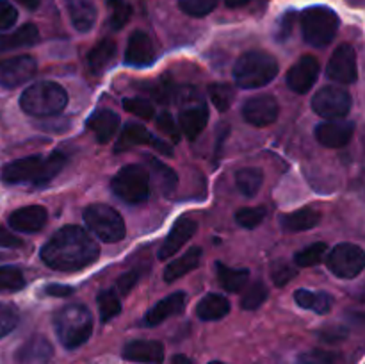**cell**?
Here are the masks:
<instances>
[{
    "label": "cell",
    "mask_w": 365,
    "mask_h": 364,
    "mask_svg": "<svg viewBox=\"0 0 365 364\" xmlns=\"http://www.w3.org/2000/svg\"><path fill=\"white\" fill-rule=\"evenodd\" d=\"M100 248L95 239L77 225L59 228L41 248V259L57 271H77L98 259Z\"/></svg>",
    "instance_id": "obj_1"
},
{
    "label": "cell",
    "mask_w": 365,
    "mask_h": 364,
    "mask_svg": "<svg viewBox=\"0 0 365 364\" xmlns=\"http://www.w3.org/2000/svg\"><path fill=\"white\" fill-rule=\"evenodd\" d=\"M66 161V153L61 150L52 152L48 157L29 156L16 159L2 168V181L6 184H24V182L46 184L63 170Z\"/></svg>",
    "instance_id": "obj_2"
},
{
    "label": "cell",
    "mask_w": 365,
    "mask_h": 364,
    "mask_svg": "<svg viewBox=\"0 0 365 364\" xmlns=\"http://www.w3.org/2000/svg\"><path fill=\"white\" fill-rule=\"evenodd\" d=\"M53 327L61 345L68 350L84 345L93 332V316L89 309L81 303H70L53 316Z\"/></svg>",
    "instance_id": "obj_3"
},
{
    "label": "cell",
    "mask_w": 365,
    "mask_h": 364,
    "mask_svg": "<svg viewBox=\"0 0 365 364\" xmlns=\"http://www.w3.org/2000/svg\"><path fill=\"white\" fill-rule=\"evenodd\" d=\"M68 93L57 82L43 81L29 86L20 96V107L36 118H48L59 114L66 107Z\"/></svg>",
    "instance_id": "obj_4"
},
{
    "label": "cell",
    "mask_w": 365,
    "mask_h": 364,
    "mask_svg": "<svg viewBox=\"0 0 365 364\" xmlns=\"http://www.w3.org/2000/svg\"><path fill=\"white\" fill-rule=\"evenodd\" d=\"M278 74V61L271 54L253 50L242 54L234 66V79L245 89L262 88Z\"/></svg>",
    "instance_id": "obj_5"
},
{
    "label": "cell",
    "mask_w": 365,
    "mask_h": 364,
    "mask_svg": "<svg viewBox=\"0 0 365 364\" xmlns=\"http://www.w3.org/2000/svg\"><path fill=\"white\" fill-rule=\"evenodd\" d=\"M339 16L335 11L324 6H314L303 11L302 14V29L303 38L309 45L316 49L330 45L339 31Z\"/></svg>",
    "instance_id": "obj_6"
},
{
    "label": "cell",
    "mask_w": 365,
    "mask_h": 364,
    "mask_svg": "<svg viewBox=\"0 0 365 364\" xmlns=\"http://www.w3.org/2000/svg\"><path fill=\"white\" fill-rule=\"evenodd\" d=\"M114 195L130 206H138L150 196V173L139 164H127L114 175L110 182Z\"/></svg>",
    "instance_id": "obj_7"
},
{
    "label": "cell",
    "mask_w": 365,
    "mask_h": 364,
    "mask_svg": "<svg viewBox=\"0 0 365 364\" xmlns=\"http://www.w3.org/2000/svg\"><path fill=\"white\" fill-rule=\"evenodd\" d=\"M84 221L89 231L106 243H118L125 238V221L116 209L106 203H93L84 209Z\"/></svg>",
    "instance_id": "obj_8"
},
{
    "label": "cell",
    "mask_w": 365,
    "mask_h": 364,
    "mask_svg": "<svg viewBox=\"0 0 365 364\" xmlns=\"http://www.w3.org/2000/svg\"><path fill=\"white\" fill-rule=\"evenodd\" d=\"M312 109L327 120H337L351 109V95L339 86H324L314 95Z\"/></svg>",
    "instance_id": "obj_9"
},
{
    "label": "cell",
    "mask_w": 365,
    "mask_h": 364,
    "mask_svg": "<svg viewBox=\"0 0 365 364\" xmlns=\"http://www.w3.org/2000/svg\"><path fill=\"white\" fill-rule=\"evenodd\" d=\"M365 256L360 246L353 243H341L328 256V268L341 278H353L364 270Z\"/></svg>",
    "instance_id": "obj_10"
},
{
    "label": "cell",
    "mask_w": 365,
    "mask_h": 364,
    "mask_svg": "<svg viewBox=\"0 0 365 364\" xmlns=\"http://www.w3.org/2000/svg\"><path fill=\"white\" fill-rule=\"evenodd\" d=\"M38 71V63L32 56H16L0 61V86L2 88H18L29 82Z\"/></svg>",
    "instance_id": "obj_11"
},
{
    "label": "cell",
    "mask_w": 365,
    "mask_h": 364,
    "mask_svg": "<svg viewBox=\"0 0 365 364\" xmlns=\"http://www.w3.org/2000/svg\"><path fill=\"white\" fill-rule=\"evenodd\" d=\"M327 75L335 82H342V84H351L359 77L356 71V54L355 49L348 43L337 46L334 54H331L330 61H328Z\"/></svg>",
    "instance_id": "obj_12"
},
{
    "label": "cell",
    "mask_w": 365,
    "mask_h": 364,
    "mask_svg": "<svg viewBox=\"0 0 365 364\" xmlns=\"http://www.w3.org/2000/svg\"><path fill=\"white\" fill-rule=\"evenodd\" d=\"M280 114V106L273 95H259L250 98L242 107V116L250 125L267 127L274 123Z\"/></svg>",
    "instance_id": "obj_13"
},
{
    "label": "cell",
    "mask_w": 365,
    "mask_h": 364,
    "mask_svg": "<svg viewBox=\"0 0 365 364\" xmlns=\"http://www.w3.org/2000/svg\"><path fill=\"white\" fill-rule=\"evenodd\" d=\"M319 61L314 56H303L299 57V61H296L291 66L287 74V86L292 91L299 93V95H305L312 89L314 82L317 81V75H319Z\"/></svg>",
    "instance_id": "obj_14"
},
{
    "label": "cell",
    "mask_w": 365,
    "mask_h": 364,
    "mask_svg": "<svg viewBox=\"0 0 365 364\" xmlns=\"http://www.w3.org/2000/svg\"><path fill=\"white\" fill-rule=\"evenodd\" d=\"M355 134V123L348 120H328L316 127V138L327 148H341L348 145Z\"/></svg>",
    "instance_id": "obj_15"
},
{
    "label": "cell",
    "mask_w": 365,
    "mask_h": 364,
    "mask_svg": "<svg viewBox=\"0 0 365 364\" xmlns=\"http://www.w3.org/2000/svg\"><path fill=\"white\" fill-rule=\"evenodd\" d=\"M155 61V49L152 38L146 32L135 31L128 38L127 50H125V63L128 66L145 68Z\"/></svg>",
    "instance_id": "obj_16"
},
{
    "label": "cell",
    "mask_w": 365,
    "mask_h": 364,
    "mask_svg": "<svg viewBox=\"0 0 365 364\" xmlns=\"http://www.w3.org/2000/svg\"><path fill=\"white\" fill-rule=\"evenodd\" d=\"M48 214L41 206H25L9 214V227L25 234H34L45 227Z\"/></svg>",
    "instance_id": "obj_17"
},
{
    "label": "cell",
    "mask_w": 365,
    "mask_h": 364,
    "mask_svg": "<svg viewBox=\"0 0 365 364\" xmlns=\"http://www.w3.org/2000/svg\"><path fill=\"white\" fill-rule=\"evenodd\" d=\"M123 357L143 364H160L164 360V348L159 341L152 339H134L123 348Z\"/></svg>",
    "instance_id": "obj_18"
},
{
    "label": "cell",
    "mask_w": 365,
    "mask_h": 364,
    "mask_svg": "<svg viewBox=\"0 0 365 364\" xmlns=\"http://www.w3.org/2000/svg\"><path fill=\"white\" fill-rule=\"evenodd\" d=\"M196 232V221H192L191 218H180V220L175 221V225L171 227L170 234L164 239L163 246L159 250V259H166L171 257L173 253H177L189 239L192 238V234Z\"/></svg>",
    "instance_id": "obj_19"
},
{
    "label": "cell",
    "mask_w": 365,
    "mask_h": 364,
    "mask_svg": "<svg viewBox=\"0 0 365 364\" xmlns=\"http://www.w3.org/2000/svg\"><path fill=\"white\" fill-rule=\"evenodd\" d=\"M184 307H185V293L184 291L171 293L170 296H166V298H163L160 302H157L155 305L146 313L145 325H148V327H157V325H160L163 321H166L168 318L182 313Z\"/></svg>",
    "instance_id": "obj_20"
},
{
    "label": "cell",
    "mask_w": 365,
    "mask_h": 364,
    "mask_svg": "<svg viewBox=\"0 0 365 364\" xmlns=\"http://www.w3.org/2000/svg\"><path fill=\"white\" fill-rule=\"evenodd\" d=\"M53 348L45 335H32L16 352L18 363L21 364H45L52 359Z\"/></svg>",
    "instance_id": "obj_21"
},
{
    "label": "cell",
    "mask_w": 365,
    "mask_h": 364,
    "mask_svg": "<svg viewBox=\"0 0 365 364\" xmlns=\"http://www.w3.org/2000/svg\"><path fill=\"white\" fill-rule=\"evenodd\" d=\"M207 121H209V111L205 103H196V106L184 107L178 116V128L187 139H196L203 132Z\"/></svg>",
    "instance_id": "obj_22"
},
{
    "label": "cell",
    "mask_w": 365,
    "mask_h": 364,
    "mask_svg": "<svg viewBox=\"0 0 365 364\" xmlns=\"http://www.w3.org/2000/svg\"><path fill=\"white\" fill-rule=\"evenodd\" d=\"M121 120L114 111L110 109H98L89 116L88 128L95 134L98 143H109L113 136L116 134L118 127H120Z\"/></svg>",
    "instance_id": "obj_23"
},
{
    "label": "cell",
    "mask_w": 365,
    "mask_h": 364,
    "mask_svg": "<svg viewBox=\"0 0 365 364\" xmlns=\"http://www.w3.org/2000/svg\"><path fill=\"white\" fill-rule=\"evenodd\" d=\"M71 24L78 32H89L96 21V7L93 0H66Z\"/></svg>",
    "instance_id": "obj_24"
},
{
    "label": "cell",
    "mask_w": 365,
    "mask_h": 364,
    "mask_svg": "<svg viewBox=\"0 0 365 364\" xmlns=\"http://www.w3.org/2000/svg\"><path fill=\"white\" fill-rule=\"evenodd\" d=\"M278 221H280V227L285 232H303L314 228L319 223L321 213L312 209V207H303V209L294 211V213L282 214Z\"/></svg>",
    "instance_id": "obj_25"
},
{
    "label": "cell",
    "mask_w": 365,
    "mask_h": 364,
    "mask_svg": "<svg viewBox=\"0 0 365 364\" xmlns=\"http://www.w3.org/2000/svg\"><path fill=\"white\" fill-rule=\"evenodd\" d=\"M152 132L141 123H135V121H128L127 125L121 131L120 139L116 141V146H114V152H127V150L135 148V146L141 145H150L152 143Z\"/></svg>",
    "instance_id": "obj_26"
},
{
    "label": "cell",
    "mask_w": 365,
    "mask_h": 364,
    "mask_svg": "<svg viewBox=\"0 0 365 364\" xmlns=\"http://www.w3.org/2000/svg\"><path fill=\"white\" fill-rule=\"evenodd\" d=\"M39 39V31L34 24H25L20 29L9 34H0V52L7 50L25 49V46L36 45Z\"/></svg>",
    "instance_id": "obj_27"
},
{
    "label": "cell",
    "mask_w": 365,
    "mask_h": 364,
    "mask_svg": "<svg viewBox=\"0 0 365 364\" xmlns=\"http://www.w3.org/2000/svg\"><path fill=\"white\" fill-rule=\"evenodd\" d=\"M228 310H230V302L227 300V296L217 295V293H209L196 305V314L203 321L221 320L227 316Z\"/></svg>",
    "instance_id": "obj_28"
},
{
    "label": "cell",
    "mask_w": 365,
    "mask_h": 364,
    "mask_svg": "<svg viewBox=\"0 0 365 364\" xmlns=\"http://www.w3.org/2000/svg\"><path fill=\"white\" fill-rule=\"evenodd\" d=\"M200 259H202V248H200V246H192V248H189L184 256L178 257V259L173 261L171 264H168L166 271H164V280L175 282L177 278L184 277L189 271L198 268Z\"/></svg>",
    "instance_id": "obj_29"
},
{
    "label": "cell",
    "mask_w": 365,
    "mask_h": 364,
    "mask_svg": "<svg viewBox=\"0 0 365 364\" xmlns=\"http://www.w3.org/2000/svg\"><path fill=\"white\" fill-rule=\"evenodd\" d=\"M148 168L152 171V182L157 186L163 195H170L178 184V177L175 173L173 168H170L168 164H164L163 161L155 159V157H148Z\"/></svg>",
    "instance_id": "obj_30"
},
{
    "label": "cell",
    "mask_w": 365,
    "mask_h": 364,
    "mask_svg": "<svg viewBox=\"0 0 365 364\" xmlns=\"http://www.w3.org/2000/svg\"><path fill=\"white\" fill-rule=\"evenodd\" d=\"M114 57H116V43H114V39H102V41L96 43L91 49V52H89V68H91L95 74H103V71L107 70V66L114 61Z\"/></svg>",
    "instance_id": "obj_31"
},
{
    "label": "cell",
    "mask_w": 365,
    "mask_h": 364,
    "mask_svg": "<svg viewBox=\"0 0 365 364\" xmlns=\"http://www.w3.org/2000/svg\"><path fill=\"white\" fill-rule=\"evenodd\" d=\"M294 300L303 309H310L316 314H327L331 310L334 300L328 293L323 291H309V289H298L294 293Z\"/></svg>",
    "instance_id": "obj_32"
},
{
    "label": "cell",
    "mask_w": 365,
    "mask_h": 364,
    "mask_svg": "<svg viewBox=\"0 0 365 364\" xmlns=\"http://www.w3.org/2000/svg\"><path fill=\"white\" fill-rule=\"evenodd\" d=\"M216 273L217 280H220L221 288L228 293H237L241 289H245V285L248 284L250 280V271L245 270V268H228L227 264L217 263L216 264Z\"/></svg>",
    "instance_id": "obj_33"
},
{
    "label": "cell",
    "mask_w": 365,
    "mask_h": 364,
    "mask_svg": "<svg viewBox=\"0 0 365 364\" xmlns=\"http://www.w3.org/2000/svg\"><path fill=\"white\" fill-rule=\"evenodd\" d=\"M264 182V173L260 168L246 166L235 173V184L245 196H255Z\"/></svg>",
    "instance_id": "obj_34"
},
{
    "label": "cell",
    "mask_w": 365,
    "mask_h": 364,
    "mask_svg": "<svg viewBox=\"0 0 365 364\" xmlns=\"http://www.w3.org/2000/svg\"><path fill=\"white\" fill-rule=\"evenodd\" d=\"M209 96L212 100V103L216 106L217 111L225 113L232 107L235 98V91L230 84H225V82H212L209 86Z\"/></svg>",
    "instance_id": "obj_35"
},
{
    "label": "cell",
    "mask_w": 365,
    "mask_h": 364,
    "mask_svg": "<svg viewBox=\"0 0 365 364\" xmlns=\"http://www.w3.org/2000/svg\"><path fill=\"white\" fill-rule=\"evenodd\" d=\"M327 250H328L327 245L321 241L305 246V248L299 250V252L294 256V266H298V268L316 266V264H319L321 261H323Z\"/></svg>",
    "instance_id": "obj_36"
},
{
    "label": "cell",
    "mask_w": 365,
    "mask_h": 364,
    "mask_svg": "<svg viewBox=\"0 0 365 364\" xmlns=\"http://www.w3.org/2000/svg\"><path fill=\"white\" fill-rule=\"evenodd\" d=\"M107 7L110 9L109 25L114 31H120L127 25L132 16V7L127 0H107Z\"/></svg>",
    "instance_id": "obj_37"
},
{
    "label": "cell",
    "mask_w": 365,
    "mask_h": 364,
    "mask_svg": "<svg viewBox=\"0 0 365 364\" xmlns=\"http://www.w3.org/2000/svg\"><path fill=\"white\" fill-rule=\"evenodd\" d=\"M25 288V277L16 266H0V293L20 291Z\"/></svg>",
    "instance_id": "obj_38"
},
{
    "label": "cell",
    "mask_w": 365,
    "mask_h": 364,
    "mask_svg": "<svg viewBox=\"0 0 365 364\" xmlns=\"http://www.w3.org/2000/svg\"><path fill=\"white\" fill-rule=\"evenodd\" d=\"M266 216L267 209L264 206L242 207V209H239L237 213H235V221H237V225H241L242 228H255L262 223Z\"/></svg>",
    "instance_id": "obj_39"
},
{
    "label": "cell",
    "mask_w": 365,
    "mask_h": 364,
    "mask_svg": "<svg viewBox=\"0 0 365 364\" xmlns=\"http://www.w3.org/2000/svg\"><path fill=\"white\" fill-rule=\"evenodd\" d=\"M98 309H100V320L103 323L110 321L121 313V302L113 291H102L98 295Z\"/></svg>",
    "instance_id": "obj_40"
},
{
    "label": "cell",
    "mask_w": 365,
    "mask_h": 364,
    "mask_svg": "<svg viewBox=\"0 0 365 364\" xmlns=\"http://www.w3.org/2000/svg\"><path fill=\"white\" fill-rule=\"evenodd\" d=\"M266 300H267V288L264 285L262 280H257V282H253L248 289H246L245 296H242L241 305H242V309H246V310H255V309H259V307L262 305Z\"/></svg>",
    "instance_id": "obj_41"
},
{
    "label": "cell",
    "mask_w": 365,
    "mask_h": 364,
    "mask_svg": "<svg viewBox=\"0 0 365 364\" xmlns=\"http://www.w3.org/2000/svg\"><path fill=\"white\" fill-rule=\"evenodd\" d=\"M341 355L328 350H310L302 353L296 364H341Z\"/></svg>",
    "instance_id": "obj_42"
},
{
    "label": "cell",
    "mask_w": 365,
    "mask_h": 364,
    "mask_svg": "<svg viewBox=\"0 0 365 364\" xmlns=\"http://www.w3.org/2000/svg\"><path fill=\"white\" fill-rule=\"evenodd\" d=\"M178 6L189 16H205L212 13L217 6V0H178Z\"/></svg>",
    "instance_id": "obj_43"
},
{
    "label": "cell",
    "mask_w": 365,
    "mask_h": 364,
    "mask_svg": "<svg viewBox=\"0 0 365 364\" xmlns=\"http://www.w3.org/2000/svg\"><path fill=\"white\" fill-rule=\"evenodd\" d=\"M123 107L128 113L135 114V116L143 118V120H152L155 111L150 100L143 98V96H130V98H123Z\"/></svg>",
    "instance_id": "obj_44"
},
{
    "label": "cell",
    "mask_w": 365,
    "mask_h": 364,
    "mask_svg": "<svg viewBox=\"0 0 365 364\" xmlns=\"http://www.w3.org/2000/svg\"><path fill=\"white\" fill-rule=\"evenodd\" d=\"M18 320H20L18 309L13 303H0V339L16 328Z\"/></svg>",
    "instance_id": "obj_45"
},
{
    "label": "cell",
    "mask_w": 365,
    "mask_h": 364,
    "mask_svg": "<svg viewBox=\"0 0 365 364\" xmlns=\"http://www.w3.org/2000/svg\"><path fill=\"white\" fill-rule=\"evenodd\" d=\"M298 270L294 268V264H289L285 261H278L271 268V278H273L274 285L282 288V285H287L292 278H296Z\"/></svg>",
    "instance_id": "obj_46"
},
{
    "label": "cell",
    "mask_w": 365,
    "mask_h": 364,
    "mask_svg": "<svg viewBox=\"0 0 365 364\" xmlns=\"http://www.w3.org/2000/svg\"><path fill=\"white\" fill-rule=\"evenodd\" d=\"M157 127H159V131L163 132L166 138H170L173 143L180 141L182 132H180V128H178L177 121L173 120V116H171L170 113H166V111H164V113L157 118Z\"/></svg>",
    "instance_id": "obj_47"
},
{
    "label": "cell",
    "mask_w": 365,
    "mask_h": 364,
    "mask_svg": "<svg viewBox=\"0 0 365 364\" xmlns=\"http://www.w3.org/2000/svg\"><path fill=\"white\" fill-rule=\"evenodd\" d=\"M18 20V11L7 0H0V31H9Z\"/></svg>",
    "instance_id": "obj_48"
},
{
    "label": "cell",
    "mask_w": 365,
    "mask_h": 364,
    "mask_svg": "<svg viewBox=\"0 0 365 364\" xmlns=\"http://www.w3.org/2000/svg\"><path fill=\"white\" fill-rule=\"evenodd\" d=\"M294 21H296L294 11H287V13L280 18V21H278V31H277L278 41H285V39H289V36L292 34V29H294Z\"/></svg>",
    "instance_id": "obj_49"
},
{
    "label": "cell",
    "mask_w": 365,
    "mask_h": 364,
    "mask_svg": "<svg viewBox=\"0 0 365 364\" xmlns=\"http://www.w3.org/2000/svg\"><path fill=\"white\" fill-rule=\"evenodd\" d=\"M138 280H139V273L138 271H128V273H125V275H121L120 278H118V282H116V289H118V293H120V295H128V293L132 291V288H134L135 284H138Z\"/></svg>",
    "instance_id": "obj_50"
},
{
    "label": "cell",
    "mask_w": 365,
    "mask_h": 364,
    "mask_svg": "<svg viewBox=\"0 0 365 364\" xmlns=\"http://www.w3.org/2000/svg\"><path fill=\"white\" fill-rule=\"evenodd\" d=\"M153 95H155V98L159 100L160 103H168L173 100L175 96V89H173V84H171V81H163L159 82L157 86H153Z\"/></svg>",
    "instance_id": "obj_51"
},
{
    "label": "cell",
    "mask_w": 365,
    "mask_h": 364,
    "mask_svg": "<svg viewBox=\"0 0 365 364\" xmlns=\"http://www.w3.org/2000/svg\"><path fill=\"white\" fill-rule=\"evenodd\" d=\"M21 245H24V241H21L20 238H16V236H14L13 232L7 231V228L0 227V246H2V248H20Z\"/></svg>",
    "instance_id": "obj_52"
},
{
    "label": "cell",
    "mask_w": 365,
    "mask_h": 364,
    "mask_svg": "<svg viewBox=\"0 0 365 364\" xmlns=\"http://www.w3.org/2000/svg\"><path fill=\"white\" fill-rule=\"evenodd\" d=\"M321 338L328 343L342 341L346 338V330L342 327H328L324 330H321Z\"/></svg>",
    "instance_id": "obj_53"
},
{
    "label": "cell",
    "mask_w": 365,
    "mask_h": 364,
    "mask_svg": "<svg viewBox=\"0 0 365 364\" xmlns=\"http://www.w3.org/2000/svg\"><path fill=\"white\" fill-rule=\"evenodd\" d=\"M43 291H45V295H48V296H56V298H66V296H70L71 293H73V289L68 288V285L52 284V285H46Z\"/></svg>",
    "instance_id": "obj_54"
},
{
    "label": "cell",
    "mask_w": 365,
    "mask_h": 364,
    "mask_svg": "<svg viewBox=\"0 0 365 364\" xmlns=\"http://www.w3.org/2000/svg\"><path fill=\"white\" fill-rule=\"evenodd\" d=\"M150 145H152L155 150H159L160 153H166V156H173V148L168 145L166 139H159V138H155V136H153L152 143H150Z\"/></svg>",
    "instance_id": "obj_55"
},
{
    "label": "cell",
    "mask_w": 365,
    "mask_h": 364,
    "mask_svg": "<svg viewBox=\"0 0 365 364\" xmlns=\"http://www.w3.org/2000/svg\"><path fill=\"white\" fill-rule=\"evenodd\" d=\"M16 2L21 4V6H24L25 9L36 11L39 7V2H41V0H16Z\"/></svg>",
    "instance_id": "obj_56"
},
{
    "label": "cell",
    "mask_w": 365,
    "mask_h": 364,
    "mask_svg": "<svg viewBox=\"0 0 365 364\" xmlns=\"http://www.w3.org/2000/svg\"><path fill=\"white\" fill-rule=\"evenodd\" d=\"M170 364H192V360L185 355H175Z\"/></svg>",
    "instance_id": "obj_57"
},
{
    "label": "cell",
    "mask_w": 365,
    "mask_h": 364,
    "mask_svg": "<svg viewBox=\"0 0 365 364\" xmlns=\"http://www.w3.org/2000/svg\"><path fill=\"white\" fill-rule=\"evenodd\" d=\"M250 0H225V4H227L228 7H242L246 6Z\"/></svg>",
    "instance_id": "obj_58"
},
{
    "label": "cell",
    "mask_w": 365,
    "mask_h": 364,
    "mask_svg": "<svg viewBox=\"0 0 365 364\" xmlns=\"http://www.w3.org/2000/svg\"><path fill=\"white\" fill-rule=\"evenodd\" d=\"M209 364H225V363H220V360H212V363H209Z\"/></svg>",
    "instance_id": "obj_59"
}]
</instances>
